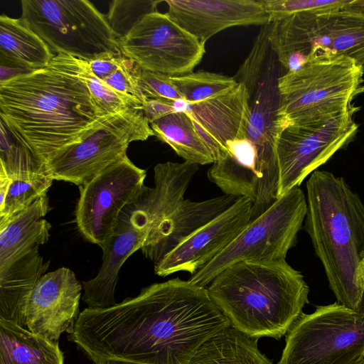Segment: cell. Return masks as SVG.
<instances>
[{
	"label": "cell",
	"mask_w": 364,
	"mask_h": 364,
	"mask_svg": "<svg viewBox=\"0 0 364 364\" xmlns=\"http://www.w3.org/2000/svg\"><path fill=\"white\" fill-rule=\"evenodd\" d=\"M230 325L206 287L177 277L99 310L95 336L106 360L187 364L207 340Z\"/></svg>",
	"instance_id": "1"
},
{
	"label": "cell",
	"mask_w": 364,
	"mask_h": 364,
	"mask_svg": "<svg viewBox=\"0 0 364 364\" xmlns=\"http://www.w3.org/2000/svg\"><path fill=\"white\" fill-rule=\"evenodd\" d=\"M1 121L45 164L101 123L82 81L48 65L0 82Z\"/></svg>",
	"instance_id": "2"
},
{
	"label": "cell",
	"mask_w": 364,
	"mask_h": 364,
	"mask_svg": "<svg viewBox=\"0 0 364 364\" xmlns=\"http://www.w3.org/2000/svg\"><path fill=\"white\" fill-rule=\"evenodd\" d=\"M305 230L337 302L364 316V205L343 178L316 170L306 183Z\"/></svg>",
	"instance_id": "3"
},
{
	"label": "cell",
	"mask_w": 364,
	"mask_h": 364,
	"mask_svg": "<svg viewBox=\"0 0 364 364\" xmlns=\"http://www.w3.org/2000/svg\"><path fill=\"white\" fill-rule=\"evenodd\" d=\"M207 290L232 326L257 338L286 335L309 303L303 275L285 259L235 262Z\"/></svg>",
	"instance_id": "4"
},
{
	"label": "cell",
	"mask_w": 364,
	"mask_h": 364,
	"mask_svg": "<svg viewBox=\"0 0 364 364\" xmlns=\"http://www.w3.org/2000/svg\"><path fill=\"white\" fill-rule=\"evenodd\" d=\"M271 23L262 26L248 55L233 76L247 92L250 115L247 137L254 145L262 178L261 211L277 199L279 170L276 144L279 130L277 114L280 105L279 78L283 67L269 42Z\"/></svg>",
	"instance_id": "5"
},
{
	"label": "cell",
	"mask_w": 364,
	"mask_h": 364,
	"mask_svg": "<svg viewBox=\"0 0 364 364\" xmlns=\"http://www.w3.org/2000/svg\"><path fill=\"white\" fill-rule=\"evenodd\" d=\"M364 66L346 56L316 58L279 78V130L327 117L351 107L364 92Z\"/></svg>",
	"instance_id": "6"
},
{
	"label": "cell",
	"mask_w": 364,
	"mask_h": 364,
	"mask_svg": "<svg viewBox=\"0 0 364 364\" xmlns=\"http://www.w3.org/2000/svg\"><path fill=\"white\" fill-rule=\"evenodd\" d=\"M269 42L286 71L316 58L346 56L364 66V15L345 7L271 22Z\"/></svg>",
	"instance_id": "7"
},
{
	"label": "cell",
	"mask_w": 364,
	"mask_h": 364,
	"mask_svg": "<svg viewBox=\"0 0 364 364\" xmlns=\"http://www.w3.org/2000/svg\"><path fill=\"white\" fill-rule=\"evenodd\" d=\"M25 23L53 50L83 60L121 53L106 15L87 0H22Z\"/></svg>",
	"instance_id": "8"
},
{
	"label": "cell",
	"mask_w": 364,
	"mask_h": 364,
	"mask_svg": "<svg viewBox=\"0 0 364 364\" xmlns=\"http://www.w3.org/2000/svg\"><path fill=\"white\" fill-rule=\"evenodd\" d=\"M306 208L303 191L299 186L292 188L252 220L231 244L188 281L205 287L220 272L235 262L284 260L296 244Z\"/></svg>",
	"instance_id": "9"
},
{
	"label": "cell",
	"mask_w": 364,
	"mask_h": 364,
	"mask_svg": "<svg viewBox=\"0 0 364 364\" xmlns=\"http://www.w3.org/2000/svg\"><path fill=\"white\" fill-rule=\"evenodd\" d=\"M364 358V316L338 302L301 313L277 364H355Z\"/></svg>",
	"instance_id": "10"
},
{
	"label": "cell",
	"mask_w": 364,
	"mask_h": 364,
	"mask_svg": "<svg viewBox=\"0 0 364 364\" xmlns=\"http://www.w3.org/2000/svg\"><path fill=\"white\" fill-rule=\"evenodd\" d=\"M154 136L142 107L106 115L82 141L58 151L46 164L53 179L82 186L127 155L129 144Z\"/></svg>",
	"instance_id": "11"
},
{
	"label": "cell",
	"mask_w": 364,
	"mask_h": 364,
	"mask_svg": "<svg viewBox=\"0 0 364 364\" xmlns=\"http://www.w3.org/2000/svg\"><path fill=\"white\" fill-rule=\"evenodd\" d=\"M359 107L316 120L283 127L277 139V198L299 186L304 179L352 141L358 130L354 115Z\"/></svg>",
	"instance_id": "12"
},
{
	"label": "cell",
	"mask_w": 364,
	"mask_h": 364,
	"mask_svg": "<svg viewBox=\"0 0 364 364\" xmlns=\"http://www.w3.org/2000/svg\"><path fill=\"white\" fill-rule=\"evenodd\" d=\"M118 43L142 70L171 76L193 72L205 52V43L157 11L142 16Z\"/></svg>",
	"instance_id": "13"
},
{
	"label": "cell",
	"mask_w": 364,
	"mask_h": 364,
	"mask_svg": "<svg viewBox=\"0 0 364 364\" xmlns=\"http://www.w3.org/2000/svg\"><path fill=\"white\" fill-rule=\"evenodd\" d=\"M146 176V170L126 155L80 186L75 221L81 235L100 247L111 235L123 209L143 192Z\"/></svg>",
	"instance_id": "14"
},
{
	"label": "cell",
	"mask_w": 364,
	"mask_h": 364,
	"mask_svg": "<svg viewBox=\"0 0 364 364\" xmlns=\"http://www.w3.org/2000/svg\"><path fill=\"white\" fill-rule=\"evenodd\" d=\"M141 193L123 209L111 235L100 246L102 262L97 274L82 282V299L87 308L105 309L117 304L115 289L119 270L134 252L142 248L150 228Z\"/></svg>",
	"instance_id": "15"
},
{
	"label": "cell",
	"mask_w": 364,
	"mask_h": 364,
	"mask_svg": "<svg viewBox=\"0 0 364 364\" xmlns=\"http://www.w3.org/2000/svg\"><path fill=\"white\" fill-rule=\"evenodd\" d=\"M253 204L238 198L225 211L199 228L154 265L155 273L166 277L178 272L192 275L222 252L252 220Z\"/></svg>",
	"instance_id": "16"
},
{
	"label": "cell",
	"mask_w": 364,
	"mask_h": 364,
	"mask_svg": "<svg viewBox=\"0 0 364 364\" xmlns=\"http://www.w3.org/2000/svg\"><path fill=\"white\" fill-rule=\"evenodd\" d=\"M82 289L75 273L68 268L44 274L28 300L27 329L53 341H58L63 332L71 333L80 314Z\"/></svg>",
	"instance_id": "17"
},
{
	"label": "cell",
	"mask_w": 364,
	"mask_h": 364,
	"mask_svg": "<svg viewBox=\"0 0 364 364\" xmlns=\"http://www.w3.org/2000/svg\"><path fill=\"white\" fill-rule=\"evenodd\" d=\"M166 14L200 42L237 26L270 23L263 0H166Z\"/></svg>",
	"instance_id": "18"
},
{
	"label": "cell",
	"mask_w": 364,
	"mask_h": 364,
	"mask_svg": "<svg viewBox=\"0 0 364 364\" xmlns=\"http://www.w3.org/2000/svg\"><path fill=\"white\" fill-rule=\"evenodd\" d=\"M247 92L242 83L218 97L196 104L186 109L193 126L211 151L214 160L227 154V146L240 139L247 138L250 115Z\"/></svg>",
	"instance_id": "19"
},
{
	"label": "cell",
	"mask_w": 364,
	"mask_h": 364,
	"mask_svg": "<svg viewBox=\"0 0 364 364\" xmlns=\"http://www.w3.org/2000/svg\"><path fill=\"white\" fill-rule=\"evenodd\" d=\"M238 198L225 195L201 201L184 199L176 210L150 231L141 249L154 264L199 228L230 208Z\"/></svg>",
	"instance_id": "20"
},
{
	"label": "cell",
	"mask_w": 364,
	"mask_h": 364,
	"mask_svg": "<svg viewBox=\"0 0 364 364\" xmlns=\"http://www.w3.org/2000/svg\"><path fill=\"white\" fill-rule=\"evenodd\" d=\"M50 209L46 194L0 222V270L48 242L51 225L44 217Z\"/></svg>",
	"instance_id": "21"
},
{
	"label": "cell",
	"mask_w": 364,
	"mask_h": 364,
	"mask_svg": "<svg viewBox=\"0 0 364 364\" xmlns=\"http://www.w3.org/2000/svg\"><path fill=\"white\" fill-rule=\"evenodd\" d=\"M33 248L6 268L0 270V318L26 328V309L32 291L48 267Z\"/></svg>",
	"instance_id": "22"
},
{
	"label": "cell",
	"mask_w": 364,
	"mask_h": 364,
	"mask_svg": "<svg viewBox=\"0 0 364 364\" xmlns=\"http://www.w3.org/2000/svg\"><path fill=\"white\" fill-rule=\"evenodd\" d=\"M54 56L48 45L21 18L1 15V65L31 72L48 67Z\"/></svg>",
	"instance_id": "23"
},
{
	"label": "cell",
	"mask_w": 364,
	"mask_h": 364,
	"mask_svg": "<svg viewBox=\"0 0 364 364\" xmlns=\"http://www.w3.org/2000/svg\"><path fill=\"white\" fill-rule=\"evenodd\" d=\"M0 364H64L58 341L0 318Z\"/></svg>",
	"instance_id": "24"
},
{
	"label": "cell",
	"mask_w": 364,
	"mask_h": 364,
	"mask_svg": "<svg viewBox=\"0 0 364 364\" xmlns=\"http://www.w3.org/2000/svg\"><path fill=\"white\" fill-rule=\"evenodd\" d=\"M258 339L230 325L207 340L187 364H273L259 350Z\"/></svg>",
	"instance_id": "25"
},
{
	"label": "cell",
	"mask_w": 364,
	"mask_h": 364,
	"mask_svg": "<svg viewBox=\"0 0 364 364\" xmlns=\"http://www.w3.org/2000/svg\"><path fill=\"white\" fill-rule=\"evenodd\" d=\"M154 136L168 144L176 154L198 165L213 164L214 157L197 133L186 111H176L151 123Z\"/></svg>",
	"instance_id": "26"
},
{
	"label": "cell",
	"mask_w": 364,
	"mask_h": 364,
	"mask_svg": "<svg viewBox=\"0 0 364 364\" xmlns=\"http://www.w3.org/2000/svg\"><path fill=\"white\" fill-rule=\"evenodd\" d=\"M49 65L84 82L99 117L118 113L130 107H142L136 100L118 92L99 79L92 72L86 60L58 53L55 55Z\"/></svg>",
	"instance_id": "27"
},
{
	"label": "cell",
	"mask_w": 364,
	"mask_h": 364,
	"mask_svg": "<svg viewBox=\"0 0 364 364\" xmlns=\"http://www.w3.org/2000/svg\"><path fill=\"white\" fill-rule=\"evenodd\" d=\"M0 171L11 180L48 174L46 164L20 142L1 121Z\"/></svg>",
	"instance_id": "28"
},
{
	"label": "cell",
	"mask_w": 364,
	"mask_h": 364,
	"mask_svg": "<svg viewBox=\"0 0 364 364\" xmlns=\"http://www.w3.org/2000/svg\"><path fill=\"white\" fill-rule=\"evenodd\" d=\"M171 80L188 104H196L222 95L232 90L237 82L234 77L205 70L171 76Z\"/></svg>",
	"instance_id": "29"
},
{
	"label": "cell",
	"mask_w": 364,
	"mask_h": 364,
	"mask_svg": "<svg viewBox=\"0 0 364 364\" xmlns=\"http://www.w3.org/2000/svg\"><path fill=\"white\" fill-rule=\"evenodd\" d=\"M11 181L5 200L0 205V222L27 208L46 195L53 179L48 174H40L31 178Z\"/></svg>",
	"instance_id": "30"
},
{
	"label": "cell",
	"mask_w": 364,
	"mask_h": 364,
	"mask_svg": "<svg viewBox=\"0 0 364 364\" xmlns=\"http://www.w3.org/2000/svg\"><path fill=\"white\" fill-rule=\"evenodd\" d=\"M159 1L114 0L106 15L107 21L118 40L124 36L140 18L156 11Z\"/></svg>",
	"instance_id": "31"
},
{
	"label": "cell",
	"mask_w": 364,
	"mask_h": 364,
	"mask_svg": "<svg viewBox=\"0 0 364 364\" xmlns=\"http://www.w3.org/2000/svg\"><path fill=\"white\" fill-rule=\"evenodd\" d=\"M350 0H263L270 22L299 13H321L345 7Z\"/></svg>",
	"instance_id": "32"
},
{
	"label": "cell",
	"mask_w": 364,
	"mask_h": 364,
	"mask_svg": "<svg viewBox=\"0 0 364 364\" xmlns=\"http://www.w3.org/2000/svg\"><path fill=\"white\" fill-rule=\"evenodd\" d=\"M141 71L136 62L124 57L117 70L104 82L111 88L136 100L143 106L147 99L141 87Z\"/></svg>",
	"instance_id": "33"
},
{
	"label": "cell",
	"mask_w": 364,
	"mask_h": 364,
	"mask_svg": "<svg viewBox=\"0 0 364 364\" xmlns=\"http://www.w3.org/2000/svg\"><path fill=\"white\" fill-rule=\"evenodd\" d=\"M141 87L147 100L150 99L183 100L173 83L171 75H168L142 70Z\"/></svg>",
	"instance_id": "34"
},
{
	"label": "cell",
	"mask_w": 364,
	"mask_h": 364,
	"mask_svg": "<svg viewBox=\"0 0 364 364\" xmlns=\"http://www.w3.org/2000/svg\"><path fill=\"white\" fill-rule=\"evenodd\" d=\"M124 57L122 53L105 52L87 61L92 72L105 81L117 70Z\"/></svg>",
	"instance_id": "35"
},
{
	"label": "cell",
	"mask_w": 364,
	"mask_h": 364,
	"mask_svg": "<svg viewBox=\"0 0 364 364\" xmlns=\"http://www.w3.org/2000/svg\"><path fill=\"white\" fill-rule=\"evenodd\" d=\"M144 115L150 123L176 112L175 101L166 99H150L142 106Z\"/></svg>",
	"instance_id": "36"
},
{
	"label": "cell",
	"mask_w": 364,
	"mask_h": 364,
	"mask_svg": "<svg viewBox=\"0 0 364 364\" xmlns=\"http://www.w3.org/2000/svg\"><path fill=\"white\" fill-rule=\"evenodd\" d=\"M11 179L4 172L0 171V205L3 204L9 191Z\"/></svg>",
	"instance_id": "37"
},
{
	"label": "cell",
	"mask_w": 364,
	"mask_h": 364,
	"mask_svg": "<svg viewBox=\"0 0 364 364\" xmlns=\"http://www.w3.org/2000/svg\"><path fill=\"white\" fill-rule=\"evenodd\" d=\"M345 9L364 15V0H350L349 4L345 6Z\"/></svg>",
	"instance_id": "38"
},
{
	"label": "cell",
	"mask_w": 364,
	"mask_h": 364,
	"mask_svg": "<svg viewBox=\"0 0 364 364\" xmlns=\"http://www.w3.org/2000/svg\"><path fill=\"white\" fill-rule=\"evenodd\" d=\"M101 364H140L132 362L119 361V360H108Z\"/></svg>",
	"instance_id": "39"
},
{
	"label": "cell",
	"mask_w": 364,
	"mask_h": 364,
	"mask_svg": "<svg viewBox=\"0 0 364 364\" xmlns=\"http://www.w3.org/2000/svg\"><path fill=\"white\" fill-rule=\"evenodd\" d=\"M355 364H364V358L362 359L361 360L358 361V363H355Z\"/></svg>",
	"instance_id": "40"
}]
</instances>
